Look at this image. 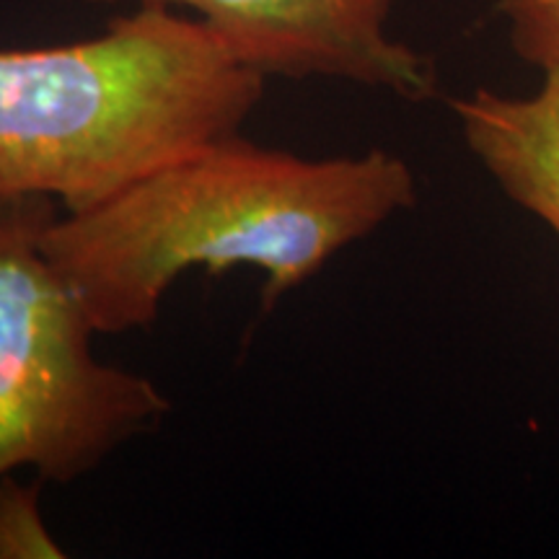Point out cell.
Returning a JSON list of instances; mask_svg holds the SVG:
<instances>
[{"label": "cell", "instance_id": "obj_3", "mask_svg": "<svg viewBox=\"0 0 559 559\" xmlns=\"http://www.w3.org/2000/svg\"><path fill=\"white\" fill-rule=\"evenodd\" d=\"M60 202L0 192V479L32 466L39 479L94 472L171 402L145 376L96 360V326L45 251Z\"/></svg>", "mask_w": 559, "mask_h": 559}, {"label": "cell", "instance_id": "obj_5", "mask_svg": "<svg viewBox=\"0 0 559 559\" xmlns=\"http://www.w3.org/2000/svg\"><path fill=\"white\" fill-rule=\"evenodd\" d=\"M534 96L477 88L451 99L466 148L515 205L559 239V62L542 68Z\"/></svg>", "mask_w": 559, "mask_h": 559}, {"label": "cell", "instance_id": "obj_7", "mask_svg": "<svg viewBox=\"0 0 559 559\" xmlns=\"http://www.w3.org/2000/svg\"><path fill=\"white\" fill-rule=\"evenodd\" d=\"M60 557L37 513V492L0 479V557Z\"/></svg>", "mask_w": 559, "mask_h": 559}, {"label": "cell", "instance_id": "obj_2", "mask_svg": "<svg viewBox=\"0 0 559 559\" xmlns=\"http://www.w3.org/2000/svg\"><path fill=\"white\" fill-rule=\"evenodd\" d=\"M264 81L200 19L158 5H138L86 41L0 50V192L94 205L241 132Z\"/></svg>", "mask_w": 559, "mask_h": 559}, {"label": "cell", "instance_id": "obj_1", "mask_svg": "<svg viewBox=\"0 0 559 559\" xmlns=\"http://www.w3.org/2000/svg\"><path fill=\"white\" fill-rule=\"evenodd\" d=\"M417 179L396 153L304 158L207 140L47 228L45 251L99 334L143 330L192 267L264 272V306L309 283L349 243L409 210Z\"/></svg>", "mask_w": 559, "mask_h": 559}, {"label": "cell", "instance_id": "obj_4", "mask_svg": "<svg viewBox=\"0 0 559 559\" xmlns=\"http://www.w3.org/2000/svg\"><path fill=\"white\" fill-rule=\"evenodd\" d=\"M192 11L241 66L270 79H337L409 102L436 94L430 58L389 37L396 0H60Z\"/></svg>", "mask_w": 559, "mask_h": 559}, {"label": "cell", "instance_id": "obj_6", "mask_svg": "<svg viewBox=\"0 0 559 559\" xmlns=\"http://www.w3.org/2000/svg\"><path fill=\"white\" fill-rule=\"evenodd\" d=\"M498 9L519 58L536 68L559 62V0H498Z\"/></svg>", "mask_w": 559, "mask_h": 559}]
</instances>
